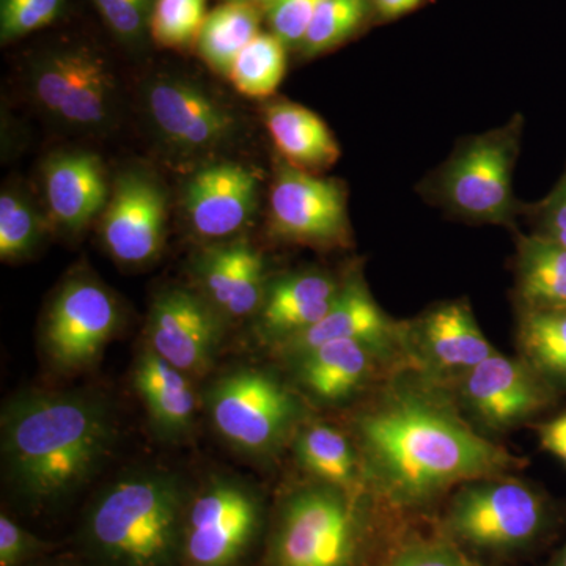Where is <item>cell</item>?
I'll return each instance as SVG.
<instances>
[{
	"instance_id": "cell-8",
	"label": "cell",
	"mask_w": 566,
	"mask_h": 566,
	"mask_svg": "<svg viewBox=\"0 0 566 566\" xmlns=\"http://www.w3.org/2000/svg\"><path fill=\"white\" fill-rule=\"evenodd\" d=\"M123 323L115 294L95 275H70L59 286L40 327L44 363L54 374L76 376L92 370Z\"/></svg>"
},
{
	"instance_id": "cell-19",
	"label": "cell",
	"mask_w": 566,
	"mask_h": 566,
	"mask_svg": "<svg viewBox=\"0 0 566 566\" xmlns=\"http://www.w3.org/2000/svg\"><path fill=\"white\" fill-rule=\"evenodd\" d=\"M394 357L356 340H337L318 346L286 364L294 389L312 403L337 408L374 385Z\"/></svg>"
},
{
	"instance_id": "cell-40",
	"label": "cell",
	"mask_w": 566,
	"mask_h": 566,
	"mask_svg": "<svg viewBox=\"0 0 566 566\" xmlns=\"http://www.w3.org/2000/svg\"><path fill=\"white\" fill-rule=\"evenodd\" d=\"M376 11L381 14L385 20H392V18L401 17V14L409 13L420 6L422 0H374Z\"/></svg>"
},
{
	"instance_id": "cell-34",
	"label": "cell",
	"mask_w": 566,
	"mask_h": 566,
	"mask_svg": "<svg viewBox=\"0 0 566 566\" xmlns=\"http://www.w3.org/2000/svg\"><path fill=\"white\" fill-rule=\"evenodd\" d=\"M381 566H485L453 545L449 539H409L390 551Z\"/></svg>"
},
{
	"instance_id": "cell-35",
	"label": "cell",
	"mask_w": 566,
	"mask_h": 566,
	"mask_svg": "<svg viewBox=\"0 0 566 566\" xmlns=\"http://www.w3.org/2000/svg\"><path fill=\"white\" fill-rule=\"evenodd\" d=\"M65 0H0V39L9 43L57 20Z\"/></svg>"
},
{
	"instance_id": "cell-7",
	"label": "cell",
	"mask_w": 566,
	"mask_h": 566,
	"mask_svg": "<svg viewBox=\"0 0 566 566\" xmlns=\"http://www.w3.org/2000/svg\"><path fill=\"white\" fill-rule=\"evenodd\" d=\"M266 524L262 494L241 476L216 474L192 491L180 566H240Z\"/></svg>"
},
{
	"instance_id": "cell-4",
	"label": "cell",
	"mask_w": 566,
	"mask_h": 566,
	"mask_svg": "<svg viewBox=\"0 0 566 566\" xmlns=\"http://www.w3.org/2000/svg\"><path fill=\"white\" fill-rule=\"evenodd\" d=\"M370 494L314 482L289 491L275 510L268 566H367L374 547Z\"/></svg>"
},
{
	"instance_id": "cell-9",
	"label": "cell",
	"mask_w": 566,
	"mask_h": 566,
	"mask_svg": "<svg viewBox=\"0 0 566 566\" xmlns=\"http://www.w3.org/2000/svg\"><path fill=\"white\" fill-rule=\"evenodd\" d=\"M521 123L464 142L439 175V200L469 221L509 226L516 214L513 169Z\"/></svg>"
},
{
	"instance_id": "cell-15",
	"label": "cell",
	"mask_w": 566,
	"mask_h": 566,
	"mask_svg": "<svg viewBox=\"0 0 566 566\" xmlns=\"http://www.w3.org/2000/svg\"><path fill=\"white\" fill-rule=\"evenodd\" d=\"M494 353L471 307L461 301L436 305L405 326L403 354L411 368L438 385H455Z\"/></svg>"
},
{
	"instance_id": "cell-5",
	"label": "cell",
	"mask_w": 566,
	"mask_h": 566,
	"mask_svg": "<svg viewBox=\"0 0 566 566\" xmlns=\"http://www.w3.org/2000/svg\"><path fill=\"white\" fill-rule=\"evenodd\" d=\"M212 428L226 444L253 461H270L305 422L303 395L262 367H234L203 394Z\"/></svg>"
},
{
	"instance_id": "cell-26",
	"label": "cell",
	"mask_w": 566,
	"mask_h": 566,
	"mask_svg": "<svg viewBox=\"0 0 566 566\" xmlns=\"http://www.w3.org/2000/svg\"><path fill=\"white\" fill-rule=\"evenodd\" d=\"M517 286L524 307L566 308V248L538 233L521 238Z\"/></svg>"
},
{
	"instance_id": "cell-1",
	"label": "cell",
	"mask_w": 566,
	"mask_h": 566,
	"mask_svg": "<svg viewBox=\"0 0 566 566\" xmlns=\"http://www.w3.org/2000/svg\"><path fill=\"white\" fill-rule=\"evenodd\" d=\"M352 438L367 493L392 513L427 509L453 488L523 465L461 416L446 386L415 368L356 411Z\"/></svg>"
},
{
	"instance_id": "cell-28",
	"label": "cell",
	"mask_w": 566,
	"mask_h": 566,
	"mask_svg": "<svg viewBox=\"0 0 566 566\" xmlns=\"http://www.w3.org/2000/svg\"><path fill=\"white\" fill-rule=\"evenodd\" d=\"M517 346L521 359L546 382L566 387V308L524 307Z\"/></svg>"
},
{
	"instance_id": "cell-18",
	"label": "cell",
	"mask_w": 566,
	"mask_h": 566,
	"mask_svg": "<svg viewBox=\"0 0 566 566\" xmlns=\"http://www.w3.org/2000/svg\"><path fill=\"white\" fill-rule=\"evenodd\" d=\"M259 180L240 164L205 166L189 178L182 205L192 232L221 243L244 229L255 212Z\"/></svg>"
},
{
	"instance_id": "cell-13",
	"label": "cell",
	"mask_w": 566,
	"mask_h": 566,
	"mask_svg": "<svg viewBox=\"0 0 566 566\" xmlns=\"http://www.w3.org/2000/svg\"><path fill=\"white\" fill-rule=\"evenodd\" d=\"M455 386L458 406L483 434L513 430L549 403V382L521 357L512 359L497 352Z\"/></svg>"
},
{
	"instance_id": "cell-17",
	"label": "cell",
	"mask_w": 566,
	"mask_h": 566,
	"mask_svg": "<svg viewBox=\"0 0 566 566\" xmlns=\"http://www.w3.org/2000/svg\"><path fill=\"white\" fill-rule=\"evenodd\" d=\"M337 340L363 342L390 357L403 353L405 326L394 323L382 312L360 275L344 281L337 301L318 323L274 346L273 353L286 365L318 346Z\"/></svg>"
},
{
	"instance_id": "cell-25",
	"label": "cell",
	"mask_w": 566,
	"mask_h": 566,
	"mask_svg": "<svg viewBox=\"0 0 566 566\" xmlns=\"http://www.w3.org/2000/svg\"><path fill=\"white\" fill-rule=\"evenodd\" d=\"M293 455L314 482L327 483L353 494H368L363 463L353 438L334 424L305 422L294 434Z\"/></svg>"
},
{
	"instance_id": "cell-41",
	"label": "cell",
	"mask_w": 566,
	"mask_h": 566,
	"mask_svg": "<svg viewBox=\"0 0 566 566\" xmlns=\"http://www.w3.org/2000/svg\"><path fill=\"white\" fill-rule=\"evenodd\" d=\"M545 566H566V543L560 549L556 551V554L549 558Z\"/></svg>"
},
{
	"instance_id": "cell-2",
	"label": "cell",
	"mask_w": 566,
	"mask_h": 566,
	"mask_svg": "<svg viewBox=\"0 0 566 566\" xmlns=\"http://www.w3.org/2000/svg\"><path fill=\"white\" fill-rule=\"evenodd\" d=\"M117 442V415L103 394L22 390L0 417L3 483L31 512L55 509L91 485Z\"/></svg>"
},
{
	"instance_id": "cell-29",
	"label": "cell",
	"mask_w": 566,
	"mask_h": 566,
	"mask_svg": "<svg viewBox=\"0 0 566 566\" xmlns=\"http://www.w3.org/2000/svg\"><path fill=\"white\" fill-rule=\"evenodd\" d=\"M286 48L273 33H259L244 48L230 70L234 88L249 98L274 95L285 77Z\"/></svg>"
},
{
	"instance_id": "cell-31",
	"label": "cell",
	"mask_w": 566,
	"mask_h": 566,
	"mask_svg": "<svg viewBox=\"0 0 566 566\" xmlns=\"http://www.w3.org/2000/svg\"><path fill=\"white\" fill-rule=\"evenodd\" d=\"M370 0H322L303 46L305 57L334 50L363 24Z\"/></svg>"
},
{
	"instance_id": "cell-42",
	"label": "cell",
	"mask_w": 566,
	"mask_h": 566,
	"mask_svg": "<svg viewBox=\"0 0 566 566\" xmlns=\"http://www.w3.org/2000/svg\"><path fill=\"white\" fill-rule=\"evenodd\" d=\"M223 2L248 3V6L263 7V9H266L274 0H223Z\"/></svg>"
},
{
	"instance_id": "cell-21",
	"label": "cell",
	"mask_w": 566,
	"mask_h": 566,
	"mask_svg": "<svg viewBox=\"0 0 566 566\" xmlns=\"http://www.w3.org/2000/svg\"><path fill=\"white\" fill-rule=\"evenodd\" d=\"M342 286L334 275L312 270L270 281L253 316L256 334L271 348L303 334L331 311Z\"/></svg>"
},
{
	"instance_id": "cell-10",
	"label": "cell",
	"mask_w": 566,
	"mask_h": 566,
	"mask_svg": "<svg viewBox=\"0 0 566 566\" xmlns=\"http://www.w3.org/2000/svg\"><path fill=\"white\" fill-rule=\"evenodd\" d=\"M33 99L52 120L77 132H103L115 115L117 84L104 57L88 48L44 54L31 70Z\"/></svg>"
},
{
	"instance_id": "cell-30",
	"label": "cell",
	"mask_w": 566,
	"mask_h": 566,
	"mask_svg": "<svg viewBox=\"0 0 566 566\" xmlns=\"http://www.w3.org/2000/svg\"><path fill=\"white\" fill-rule=\"evenodd\" d=\"M43 240V221L31 200L17 189L0 196V259L20 262L28 259Z\"/></svg>"
},
{
	"instance_id": "cell-20",
	"label": "cell",
	"mask_w": 566,
	"mask_h": 566,
	"mask_svg": "<svg viewBox=\"0 0 566 566\" xmlns=\"http://www.w3.org/2000/svg\"><path fill=\"white\" fill-rule=\"evenodd\" d=\"M200 293L227 319L255 316L270 281L262 253L249 241L210 245L193 263Z\"/></svg>"
},
{
	"instance_id": "cell-11",
	"label": "cell",
	"mask_w": 566,
	"mask_h": 566,
	"mask_svg": "<svg viewBox=\"0 0 566 566\" xmlns=\"http://www.w3.org/2000/svg\"><path fill=\"white\" fill-rule=\"evenodd\" d=\"M227 323L202 293L170 286L153 300L145 345L196 381L218 359Z\"/></svg>"
},
{
	"instance_id": "cell-6",
	"label": "cell",
	"mask_w": 566,
	"mask_h": 566,
	"mask_svg": "<svg viewBox=\"0 0 566 566\" xmlns=\"http://www.w3.org/2000/svg\"><path fill=\"white\" fill-rule=\"evenodd\" d=\"M553 528L545 495L512 476L458 486L439 524V535L461 549L513 557L538 546Z\"/></svg>"
},
{
	"instance_id": "cell-32",
	"label": "cell",
	"mask_w": 566,
	"mask_h": 566,
	"mask_svg": "<svg viewBox=\"0 0 566 566\" xmlns=\"http://www.w3.org/2000/svg\"><path fill=\"white\" fill-rule=\"evenodd\" d=\"M207 14V0H156L150 35L170 50L191 46Z\"/></svg>"
},
{
	"instance_id": "cell-33",
	"label": "cell",
	"mask_w": 566,
	"mask_h": 566,
	"mask_svg": "<svg viewBox=\"0 0 566 566\" xmlns=\"http://www.w3.org/2000/svg\"><path fill=\"white\" fill-rule=\"evenodd\" d=\"M114 35L129 48L144 43L150 33L156 0H93Z\"/></svg>"
},
{
	"instance_id": "cell-14",
	"label": "cell",
	"mask_w": 566,
	"mask_h": 566,
	"mask_svg": "<svg viewBox=\"0 0 566 566\" xmlns=\"http://www.w3.org/2000/svg\"><path fill=\"white\" fill-rule=\"evenodd\" d=\"M145 109L164 144L185 156L208 155L237 129L232 112L196 82L159 77L145 87Z\"/></svg>"
},
{
	"instance_id": "cell-22",
	"label": "cell",
	"mask_w": 566,
	"mask_h": 566,
	"mask_svg": "<svg viewBox=\"0 0 566 566\" xmlns=\"http://www.w3.org/2000/svg\"><path fill=\"white\" fill-rule=\"evenodd\" d=\"M132 381L156 438L172 444L192 434L199 400L191 376L144 345L134 360Z\"/></svg>"
},
{
	"instance_id": "cell-16",
	"label": "cell",
	"mask_w": 566,
	"mask_h": 566,
	"mask_svg": "<svg viewBox=\"0 0 566 566\" xmlns=\"http://www.w3.org/2000/svg\"><path fill=\"white\" fill-rule=\"evenodd\" d=\"M166 193L155 178L129 170L115 181L102 219L104 248L115 262H155L166 241Z\"/></svg>"
},
{
	"instance_id": "cell-3",
	"label": "cell",
	"mask_w": 566,
	"mask_h": 566,
	"mask_svg": "<svg viewBox=\"0 0 566 566\" xmlns=\"http://www.w3.org/2000/svg\"><path fill=\"white\" fill-rule=\"evenodd\" d=\"M192 490L177 472L139 469L93 497L81 542L95 566H180Z\"/></svg>"
},
{
	"instance_id": "cell-27",
	"label": "cell",
	"mask_w": 566,
	"mask_h": 566,
	"mask_svg": "<svg viewBox=\"0 0 566 566\" xmlns=\"http://www.w3.org/2000/svg\"><path fill=\"white\" fill-rule=\"evenodd\" d=\"M259 7L223 2L205 18L197 36L200 57L219 76L229 77L240 52L260 33Z\"/></svg>"
},
{
	"instance_id": "cell-36",
	"label": "cell",
	"mask_w": 566,
	"mask_h": 566,
	"mask_svg": "<svg viewBox=\"0 0 566 566\" xmlns=\"http://www.w3.org/2000/svg\"><path fill=\"white\" fill-rule=\"evenodd\" d=\"M322 0H274L264 9L271 33L285 48L303 46Z\"/></svg>"
},
{
	"instance_id": "cell-39",
	"label": "cell",
	"mask_w": 566,
	"mask_h": 566,
	"mask_svg": "<svg viewBox=\"0 0 566 566\" xmlns=\"http://www.w3.org/2000/svg\"><path fill=\"white\" fill-rule=\"evenodd\" d=\"M539 444L566 464V412L539 424Z\"/></svg>"
},
{
	"instance_id": "cell-43",
	"label": "cell",
	"mask_w": 566,
	"mask_h": 566,
	"mask_svg": "<svg viewBox=\"0 0 566 566\" xmlns=\"http://www.w3.org/2000/svg\"><path fill=\"white\" fill-rule=\"evenodd\" d=\"M41 566H71V565H63V564H50V565H41Z\"/></svg>"
},
{
	"instance_id": "cell-24",
	"label": "cell",
	"mask_w": 566,
	"mask_h": 566,
	"mask_svg": "<svg viewBox=\"0 0 566 566\" xmlns=\"http://www.w3.org/2000/svg\"><path fill=\"white\" fill-rule=\"evenodd\" d=\"M264 126L286 164L318 172L337 163L340 147L326 123L307 107L275 102L264 107Z\"/></svg>"
},
{
	"instance_id": "cell-12",
	"label": "cell",
	"mask_w": 566,
	"mask_h": 566,
	"mask_svg": "<svg viewBox=\"0 0 566 566\" xmlns=\"http://www.w3.org/2000/svg\"><path fill=\"white\" fill-rule=\"evenodd\" d=\"M271 230L290 243L312 248H345L349 238L345 189L283 163L270 193Z\"/></svg>"
},
{
	"instance_id": "cell-38",
	"label": "cell",
	"mask_w": 566,
	"mask_h": 566,
	"mask_svg": "<svg viewBox=\"0 0 566 566\" xmlns=\"http://www.w3.org/2000/svg\"><path fill=\"white\" fill-rule=\"evenodd\" d=\"M538 234L566 248V170L549 196L536 208Z\"/></svg>"
},
{
	"instance_id": "cell-37",
	"label": "cell",
	"mask_w": 566,
	"mask_h": 566,
	"mask_svg": "<svg viewBox=\"0 0 566 566\" xmlns=\"http://www.w3.org/2000/svg\"><path fill=\"white\" fill-rule=\"evenodd\" d=\"M48 549L39 536L25 531L6 513L0 516V566H24Z\"/></svg>"
},
{
	"instance_id": "cell-23",
	"label": "cell",
	"mask_w": 566,
	"mask_h": 566,
	"mask_svg": "<svg viewBox=\"0 0 566 566\" xmlns=\"http://www.w3.org/2000/svg\"><path fill=\"white\" fill-rule=\"evenodd\" d=\"M44 196L51 218L71 233L84 230L109 200L102 159L93 153H59L43 170Z\"/></svg>"
}]
</instances>
